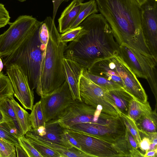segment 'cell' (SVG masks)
<instances>
[{
  "mask_svg": "<svg viewBox=\"0 0 157 157\" xmlns=\"http://www.w3.org/2000/svg\"><path fill=\"white\" fill-rule=\"evenodd\" d=\"M156 106L155 110L145 113L135 123L141 130L148 133L157 132Z\"/></svg>",
  "mask_w": 157,
  "mask_h": 157,
  "instance_id": "cell-23",
  "label": "cell"
},
{
  "mask_svg": "<svg viewBox=\"0 0 157 157\" xmlns=\"http://www.w3.org/2000/svg\"><path fill=\"white\" fill-rule=\"evenodd\" d=\"M155 0L156 1H157V0Z\"/></svg>",
  "mask_w": 157,
  "mask_h": 157,
  "instance_id": "cell-49",
  "label": "cell"
},
{
  "mask_svg": "<svg viewBox=\"0 0 157 157\" xmlns=\"http://www.w3.org/2000/svg\"><path fill=\"white\" fill-rule=\"evenodd\" d=\"M14 91L11 82L7 76L0 72V102L4 98L13 95Z\"/></svg>",
  "mask_w": 157,
  "mask_h": 157,
  "instance_id": "cell-30",
  "label": "cell"
},
{
  "mask_svg": "<svg viewBox=\"0 0 157 157\" xmlns=\"http://www.w3.org/2000/svg\"><path fill=\"white\" fill-rule=\"evenodd\" d=\"M26 138H29L54 150L59 154L61 157H90L82 150L72 147H67L48 140L37 134L32 128L25 135Z\"/></svg>",
  "mask_w": 157,
  "mask_h": 157,
  "instance_id": "cell-17",
  "label": "cell"
},
{
  "mask_svg": "<svg viewBox=\"0 0 157 157\" xmlns=\"http://www.w3.org/2000/svg\"><path fill=\"white\" fill-rule=\"evenodd\" d=\"M87 70L93 74L113 81L124 88L123 81L116 70L112 57L96 62Z\"/></svg>",
  "mask_w": 157,
  "mask_h": 157,
  "instance_id": "cell-16",
  "label": "cell"
},
{
  "mask_svg": "<svg viewBox=\"0 0 157 157\" xmlns=\"http://www.w3.org/2000/svg\"><path fill=\"white\" fill-rule=\"evenodd\" d=\"M15 146L17 157H29L26 152L20 144L17 145Z\"/></svg>",
  "mask_w": 157,
  "mask_h": 157,
  "instance_id": "cell-41",
  "label": "cell"
},
{
  "mask_svg": "<svg viewBox=\"0 0 157 157\" xmlns=\"http://www.w3.org/2000/svg\"><path fill=\"white\" fill-rule=\"evenodd\" d=\"M157 155V149L147 151L145 152L144 157H155Z\"/></svg>",
  "mask_w": 157,
  "mask_h": 157,
  "instance_id": "cell-43",
  "label": "cell"
},
{
  "mask_svg": "<svg viewBox=\"0 0 157 157\" xmlns=\"http://www.w3.org/2000/svg\"><path fill=\"white\" fill-rule=\"evenodd\" d=\"M18 1L19 2H23L26 1V0H15Z\"/></svg>",
  "mask_w": 157,
  "mask_h": 157,
  "instance_id": "cell-47",
  "label": "cell"
},
{
  "mask_svg": "<svg viewBox=\"0 0 157 157\" xmlns=\"http://www.w3.org/2000/svg\"><path fill=\"white\" fill-rule=\"evenodd\" d=\"M78 142L81 150L92 157H119L112 143L85 133L64 129Z\"/></svg>",
  "mask_w": 157,
  "mask_h": 157,
  "instance_id": "cell-12",
  "label": "cell"
},
{
  "mask_svg": "<svg viewBox=\"0 0 157 157\" xmlns=\"http://www.w3.org/2000/svg\"><path fill=\"white\" fill-rule=\"evenodd\" d=\"M18 140L19 144L26 152L29 157H42L25 135L18 137Z\"/></svg>",
  "mask_w": 157,
  "mask_h": 157,
  "instance_id": "cell-33",
  "label": "cell"
},
{
  "mask_svg": "<svg viewBox=\"0 0 157 157\" xmlns=\"http://www.w3.org/2000/svg\"><path fill=\"white\" fill-rule=\"evenodd\" d=\"M49 33L41 63L39 83L36 90L41 97L59 88L65 81L63 59L67 43L60 40V34L50 17L44 21Z\"/></svg>",
  "mask_w": 157,
  "mask_h": 157,
  "instance_id": "cell-3",
  "label": "cell"
},
{
  "mask_svg": "<svg viewBox=\"0 0 157 157\" xmlns=\"http://www.w3.org/2000/svg\"><path fill=\"white\" fill-rule=\"evenodd\" d=\"M98 11L109 25L119 46L124 43L151 56L142 33L140 6L135 0H95Z\"/></svg>",
  "mask_w": 157,
  "mask_h": 157,
  "instance_id": "cell-2",
  "label": "cell"
},
{
  "mask_svg": "<svg viewBox=\"0 0 157 157\" xmlns=\"http://www.w3.org/2000/svg\"><path fill=\"white\" fill-rule=\"evenodd\" d=\"M141 29L151 55L157 60V2L147 0L140 7Z\"/></svg>",
  "mask_w": 157,
  "mask_h": 157,
  "instance_id": "cell-9",
  "label": "cell"
},
{
  "mask_svg": "<svg viewBox=\"0 0 157 157\" xmlns=\"http://www.w3.org/2000/svg\"><path fill=\"white\" fill-rule=\"evenodd\" d=\"M30 117L32 128L37 130L45 127L46 122L40 100L33 105Z\"/></svg>",
  "mask_w": 157,
  "mask_h": 157,
  "instance_id": "cell-26",
  "label": "cell"
},
{
  "mask_svg": "<svg viewBox=\"0 0 157 157\" xmlns=\"http://www.w3.org/2000/svg\"><path fill=\"white\" fill-rule=\"evenodd\" d=\"M144 134V135L141 137V140L139 144V148L141 150V152L144 157L145 152L148 151L151 143L148 138Z\"/></svg>",
  "mask_w": 157,
  "mask_h": 157,
  "instance_id": "cell-38",
  "label": "cell"
},
{
  "mask_svg": "<svg viewBox=\"0 0 157 157\" xmlns=\"http://www.w3.org/2000/svg\"><path fill=\"white\" fill-rule=\"evenodd\" d=\"M110 119L107 113L101 109L88 105L82 101L74 100L56 119L52 120L57 122L64 129L78 124L91 122L106 124Z\"/></svg>",
  "mask_w": 157,
  "mask_h": 157,
  "instance_id": "cell-7",
  "label": "cell"
},
{
  "mask_svg": "<svg viewBox=\"0 0 157 157\" xmlns=\"http://www.w3.org/2000/svg\"><path fill=\"white\" fill-rule=\"evenodd\" d=\"M10 17L4 5L0 3V28L4 27L10 23Z\"/></svg>",
  "mask_w": 157,
  "mask_h": 157,
  "instance_id": "cell-36",
  "label": "cell"
},
{
  "mask_svg": "<svg viewBox=\"0 0 157 157\" xmlns=\"http://www.w3.org/2000/svg\"><path fill=\"white\" fill-rule=\"evenodd\" d=\"M39 36L41 43L46 46L48 39L49 33L47 25L44 21H41L39 32Z\"/></svg>",
  "mask_w": 157,
  "mask_h": 157,
  "instance_id": "cell-37",
  "label": "cell"
},
{
  "mask_svg": "<svg viewBox=\"0 0 157 157\" xmlns=\"http://www.w3.org/2000/svg\"><path fill=\"white\" fill-rule=\"evenodd\" d=\"M82 29V27L80 25L74 28L69 29L60 34V40L62 42L67 43L73 41L80 35Z\"/></svg>",
  "mask_w": 157,
  "mask_h": 157,
  "instance_id": "cell-34",
  "label": "cell"
},
{
  "mask_svg": "<svg viewBox=\"0 0 157 157\" xmlns=\"http://www.w3.org/2000/svg\"><path fill=\"white\" fill-rule=\"evenodd\" d=\"M63 63L65 81L68 85L73 100L82 101L79 94V84L84 68L76 62L64 57Z\"/></svg>",
  "mask_w": 157,
  "mask_h": 157,
  "instance_id": "cell-15",
  "label": "cell"
},
{
  "mask_svg": "<svg viewBox=\"0 0 157 157\" xmlns=\"http://www.w3.org/2000/svg\"><path fill=\"white\" fill-rule=\"evenodd\" d=\"M124 136L132 148L136 149H138L139 148L138 144L133 136L126 128Z\"/></svg>",
  "mask_w": 157,
  "mask_h": 157,
  "instance_id": "cell-39",
  "label": "cell"
},
{
  "mask_svg": "<svg viewBox=\"0 0 157 157\" xmlns=\"http://www.w3.org/2000/svg\"><path fill=\"white\" fill-rule=\"evenodd\" d=\"M81 98L86 104L101 109L103 112L121 117V113L114 104L106 90L82 74L79 84Z\"/></svg>",
  "mask_w": 157,
  "mask_h": 157,
  "instance_id": "cell-8",
  "label": "cell"
},
{
  "mask_svg": "<svg viewBox=\"0 0 157 157\" xmlns=\"http://www.w3.org/2000/svg\"><path fill=\"white\" fill-rule=\"evenodd\" d=\"M64 133L66 138L72 146L81 150V147L77 140L65 131V129Z\"/></svg>",
  "mask_w": 157,
  "mask_h": 157,
  "instance_id": "cell-40",
  "label": "cell"
},
{
  "mask_svg": "<svg viewBox=\"0 0 157 157\" xmlns=\"http://www.w3.org/2000/svg\"><path fill=\"white\" fill-rule=\"evenodd\" d=\"M112 144L119 157H131L133 148L129 144L124 136L113 143Z\"/></svg>",
  "mask_w": 157,
  "mask_h": 157,
  "instance_id": "cell-29",
  "label": "cell"
},
{
  "mask_svg": "<svg viewBox=\"0 0 157 157\" xmlns=\"http://www.w3.org/2000/svg\"><path fill=\"white\" fill-rule=\"evenodd\" d=\"M68 129L96 136L113 143L124 136L126 127L124 124L102 125L88 122L74 125Z\"/></svg>",
  "mask_w": 157,
  "mask_h": 157,
  "instance_id": "cell-14",
  "label": "cell"
},
{
  "mask_svg": "<svg viewBox=\"0 0 157 157\" xmlns=\"http://www.w3.org/2000/svg\"><path fill=\"white\" fill-rule=\"evenodd\" d=\"M40 100L46 122L56 118L74 101L66 81L52 92L41 97Z\"/></svg>",
  "mask_w": 157,
  "mask_h": 157,
  "instance_id": "cell-10",
  "label": "cell"
},
{
  "mask_svg": "<svg viewBox=\"0 0 157 157\" xmlns=\"http://www.w3.org/2000/svg\"><path fill=\"white\" fill-rule=\"evenodd\" d=\"M118 55L136 77L146 79L157 101V60L124 43L119 46Z\"/></svg>",
  "mask_w": 157,
  "mask_h": 157,
  "instance_id": "cell-6",
  "label": "cell"
},
{
  "mask_svg": "<svg viewBox=\"0 0 157 157\" xmlns=\"http://www.w3.org/2000/svg\"><path fill=\"white\" fill-rule=\"evenodd\" d=\"M95 0H90L82 3L81 10L76 18L73 22L69 29L76 28L87 17L98 12Z\"/></svg>",
  "mask_w": 157,
  "mask_h": 157,
  "instance_id": "cell-25",
  "label": "cell"
},
{
  "mask_svg": "<svg viewBox=\"0 0 157 157\" xmlns=\"http://www.w3.org/2000/svg\"><path fill=\"white\" fill-rule=\"evenodd\" d=\"M79 25L83 27L82 32L67 45L64 58L88 69L96 62L118 54L119 46L109 25L100 13L90 15Z\"/></svg>",
  "mask_w": 157,
  "mask_h": 157,
  "instance_id": "cell-1",
  "label": "cell"
},
{
  "mask_svg": "<svg viewBox=\"0 0 157 157\" xmlns=\"http://www.w3.org/2000/svg\"><path fill=\"white\" fill-rule=\"evenodd\" d=\"M82 74L106 91L121 87L118 84L113 81L90 73L87 69L83 68Z\"/></svg>",
  "mask_w": 157,
  "mask_h": 157,
  "instance_id": "cell-27",
  "label": "cell"
},
{
  "mask_svg": "<svg viewBox=\"0 0 157 157\" xmlns=\"http://www.w3.org/2000/svg\"><path fill=\"white\" fill-rule=\"evenodd\" d=\"M63 0V2L64 1H68L69 0Z\"/></svg>",
  "mask_w": 157,
  "mask_h": 157,
  "instance_id": "cell-48",
  "label": "cell"
},
{
  "mask_svg": "<svg viewBox=\"0 0 157 157\" xmlns=\"http://www.w3.org/2000/svg\"><path fill=\"white\" fill-rule=\"evenodd\" d=\"M42 157H61V155L54 150L29 138H26Z\"/></svg>",
  "mask_w": 157,
  "mask_h": 157,
  "instance_id": "cell-31",
  "label": "cell"
},
{
  "mask_svg": "<svg viewBox=\"0 0 157 157\" xmlns=\"http://www.w3.org/2000/svg\"><path fill=\"white\" fill-rule=\"evenodd\" d=\"M15 146L0 138V157H16Z\"/></svg>",
  "mask_w": 157,
  "mask_h": 157,
  "instance_id": "cell-35",
  "label": "cell"
},
{
  "mask_svg": "<svg viewBox=\"0 0 157 157\" xmlns=\"http://www.w3.org/2000/svg\"><path fill=\"white\" fill-rule=\"evenodd\" d=\"M107 92L121 114L128 116L129 105L134 98L133 97L122 87Z\"/></svg>",
  "mask_w": 157,
  "mask_h": 157,
  "instance_id": "cell-21",
  "label": "cell"
},
{
  "mask_svg": "<svg viewBox=\"0 0 157 157\" xmlns=\"http://www.w3.org/2000/svg\"><path fill=\"white\" fill-rule=\"evenodd\" d=\"M0 111L2 116V121L7 124L18 137L25 135L17 120L9 98H6L0 102Z\"/></svg>",
  "mask_w": 157,
  "mask_h": 157,
  "instance_id": "cell-20",
  "label": "cell"
},
{
  "mask_svg": "<svg viewBox=\"0 0 157 157\" xmlns=\"http://www.w3.org/2000/svg\"><path fill=\"white\" fill-rule=\"evenodd\" d=\"M0 138L13 144H19L18 137L5 121L0 122Z\"/></svg>",
  "mask_w": 157,
  "mask_h": 157,
  "instance_id": "cell-28",
  "label": "cell"
},
{
  "mask_svg": "<svg viewBox=\"0 0 157 157\" xmlns=\"http://www.w3.org/2000/svg\"><path fill=\"white\" fill-rule=\"evenodd\" d=\"M140 7L147 0H135Z\"/></svg>",
  "mask_w": 157,
  "mask_h": 157,
  "instance_id": "cell-44",
  "label": "cell"
},
{
  "mask_svg": "<svg viewBox=\"0 0 157 157\" xmlns=\"http://www.w3.org/2000/svg\"><path fill=\"white\" fill-rule=\"evenodd\" d=\"M3 63L2 58L0 57V72H2L3 68Z\"/></svg>",
  "mask_w": 157,
  "mask_h": 157,
  "instance_id": "cell-45",
  "label": "cell"
},
{
  "mask_svg": "<svg viewBox=\"0 0 157 157\" xmlns=\"http://www.w3.org/2000/svg\"><path fill=\"white\" fill-rule=\"evenodd\" d=\"M2 116L1 112L0 111V122H2Z\"/></svg>",
  "mask_w": 157,
  "mask_h": 157,
  "instance_id": "cell-46",
  "label": "cell"
},
{
  "mask_svg": "<svg viewBox=\"0 0 157 157\" xmlns=\"http://www.w3.org/2000/svg\"><path fill=\"white\" fill-rule=\"evenodd\" d=\"M17 119L25 135L32 128L30 114L16 101L13 95L9 98Z\"/></svg>",
  "mask_w": 157,
  "mask_h": 157,
  "instance_id": "cell-22",
  "label": "cell"
},
{
  "mask_svg": "<svg viewBox=\"0 0 157 157\" xmlns=\"http://www.w3.org/2000/svg\"><path fill=\"white\" fill-rule=\"evenodd\" d=\"M152 110L148 101L143 103L134 98L130 102L128 116L136 122L143 115Z\"/></svg>",
  "mask_w": 157,
  "mask_h": 157,
  "instance_id": "cell-24",
  "label": "cell"
},
{
  "mask_svg": "<svg viewBox=\"0 0 157 157\" xmlns=\"http://www.w3.org/2000/svg\"><path fill=\"white\" fill-rule=\"evenodd\" d=\"M84 0H73L62 12L58 20V31L62 33L69 29L80 12Z\"/></svg>",
  "mask_w": 157,
  "mask_h": 157,
  "instance_id": "cell-19",
  "label": "cell"
},
{
  "mask_svg": "<svg viewBox=\"0 0 157 157\" xmlns=\"http://www.w3.org/2000/svg\"><path fill=\"white\" fill-rule=\"evenodd\" d=\"M36 20L32 16H20L13 22H10L9 28L0 35V57L4 65L10 63L29 40Z\"/></svg>",
  "mask_w": 157,
  "mask_h": 157,
  "instance_id": "cell-5",
  "label": "cell"
},
{
  "mask_svg": "<svg viewBox=\"0 0 157 157\" xmlns=\"http://www.w3.org/2000/svg\"><path fill=\"white\" fill-rule=\"evenodd\" d=\"M41 22L37 20L34 25L28 41L16 54L10 63L21 68L26 76L31 89L37 88L40 79L41 67L46 46L40 41L39 32Z\"/></svg>",
  "mask_w": 157,
  "mask_h": 157,
  "instance_id": "cell-4",
  "label": "cell"
},
{
  "mask_svg": "<svg viewBox=\"0 0 157 157\" xmlns=\"http://www.w3.org/2000/svg\"><path fill=\"white\" fill-rule=\"evenodd\" d=\"M53 5V20L54 21L55 16L59 7L63 2L62 0H52Z\"/></svg>",
  "mask_w": 157,
  "mask_h": 157,
  "instance_id": "cell-42",
  "label": "cell"
},
{
  "mask_svg": "<svg viewBox=\"0 0 157 157\" xmlns=\"http://www.w3.org/2000/svg\"><path fill=\"white\" fill-rule=\"evenodd\" d=\"M112 59L123 81L124 89L139 102L143 103L147 102V96L142 86L121 56L118 54L112 57Z\"/></svg>",
  "mask_w": 157,
  "mask_h": 157,
  "instance_id": "cell-13",
  "label": "cell"
},
{
  "mask_svg": "<svg viewBox=\"0 0 157 157\" xmlns=\"http://www.w3.org/2000/svg\"><path fill=\"white\" fill-rule=\"evenodd\" d=\"M33 129L38 135L48 140L67 147H73L66 137L64 138L62 136L64 129L53 120L47 122L44 127L37 130Z\"/></svg>",
  "mask_w": 157,
  "mask_h": 157,
  "instance_id": "cell-18",
  "label": "cell"
},
{
  "mask_svg": "<svg viewBox=\"0 0 157 157\" xmlns=\"http://www.w3.org/2000/svg\"><path fill=\"white\" fill-rule=\"evenodd\" d=\"M6 66L14 96L24 108L31 110L33 106L34 92L30 87L26 76L20 67L15 63H10Z\"/></svg>",
  "mask_w": 157,
  "mask_h": 157,
  "instance_id": "cell-11",
  "label": "cell"
},
{
  "mask_svg": "<svg viewBox=\"0 0 157 157\" xmlns=\"http://www.w3.org/2000/svg\"><path fill=\"white\" fill-rule=\"evenodd\" d=\"M121 117L126 128L134 137L139 146L141 139L140 134V129L136 123L128 116L121 114Z\"/></svg>",
  "mask_w": 157,
  "mask_h": 157,
  "instance_id": "cell-32",
  "label": "cell"
}]
</instances>
